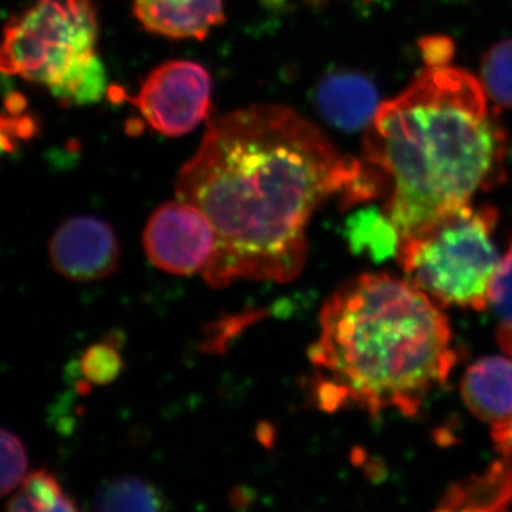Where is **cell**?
Wrapping results in <instances>:
<instances>
[{"mask_svg": "<svg viewBox=\"0 0 512 512\" xmlns=\"http://www.w3.org/2000/svg\"><path fill=\"white\" fill-rule=\"evenodd\" d=\"M151 264L173 275L204 272L218 248L217 232L197 207L183 200L165 202L151 214L143 234Z\"/></svg>", "mask_w": 512, "mask_h": 512, "instance_id": "obj_7", "label": "cell"}, {"mask_svg": "<svg viewBox=\"0 0 512 512\" xmlns=\"http://www.w3.org/2000/svg\"><path fill=\"white\" fill-rule=\"evenodd\" d=\"M493 440L501 457L512 464V419L493 426Z\"/></svg>", "mask_w": 512, "mask_h": 512, "instance_id": "obj_22", "label": "cell"}, {"mask_svg": "<svg viewBox=\"0 0 512 512\" xmlns=\"http://www.w3.org/2000/svg\"><path fill=\"white\" fill-rule=\"evenodd\" d=\"M79 367L80 375L87 383L93 387L107 386L123 373L124 360L117 343L100 342L84 350Z\"/></svg>", "mask_w": 512, "mask_h": 512, "instance_id": "obj_18", "label": "cell"}, {"mask_svg": "<svg viewBox=\"0 0 512 512\" xmlns=\"http://www.w3.org/2000/svg\"><path fill=\"white\" fill-rule=\"evenodd\" d=\"M325 2H328V0H308L309 5L313 6H320ZM366 2H379V0H366Z\"/></svg>", "mask_w": 512, "mask_h": 512, "instance_id": "obj_23", "label": "cell"}, {"mask_svg": "<svg viewBox=\"0 0 512 512\" xmlns=\"http://www.w3.org/2000/svg\"><path fill=\"white\" fill-rule=\"evenodd\" d=\"M8 512H79L76 503L50 471H33L13 494Z\"/></svg>", "mask_w": 512, "mask_h": 512, "instance_id": "obj_14", "label": "cell"}, {"mask_svg": "<svg viewBox=\"0 0 512 512\" xmlns=\"http://www.w3.org/2000/svg\"><path fill=\"white\" fill-rule=\"evenodd\" d=\"M348 239L355 252H365L373 259H384L397 254L400 235L389 215L375 208L356 212L348 221Z\"/></svg>", "mask_w": 512, "mask_h": 512, "instance_id": "obj_15", "label": "cell"}, {"mask_svg": "<svg viewBox=\"0 0 512 512\" xmlns=\"http://www.w3.org/2000/svg\"><path fill=\"white\" fill-rule=\"evenodd\" d=\"M86 512H171L170 501L151 481L120 476L103 481Z\"/></svg>", "mask_w": 512, "mask_h": 512, "instance_id": "obj_13", "label": "cell"}, {"mask_svg": "<svg viewBox=\"0 0 512 512\" xmlns=\"http://www.w3.org/2000/svg\"><path fill=\"white\" fill-rule=\"evenodd\" d=\"M481 84L494 103L512 109V39L497 43L485 53Z\"/></svg>", "mask_w": 512, "mask_h": 512, "instance_id": "obj_16", "label": "cell"}, {"mask_svg": "<svg viewBox=\"0 0 512 512\" xmlns=\"http://www.w3.org/2000/svg\"><path fill=\"white\" fill-rule=\"evenodd\" d=\"M498 211L458 208L420 234L400 242L407 281L443 305L484 311L501 259L495 245Z\"/></svg>", "mask_w": 512, "mask_h": 512, "instance_id": "obj_5", "label": "cell"}, {"mask_svg": "<svg viewBox=\"0 0 512 512\" xmlns=\"http://www.w3.org/2000/svg\"><path fill=\"white\" fill-rule=\"evenodd\" d=\"M420 50L427 67H443L453 59L456 47L447 36H429L421 40Z\"/></svg>", "mask_w": 512, "mask_h": 512, "instance_id": "obj_21", "label": "cell"}, {"mask_svg": "<svg viewBox=\"0 0 512 512\" xmlns=\"http://www.w3.org/2000/svg\"><path fill=\"white\" fill-rule=\"evenodd\" d=\"M134 18L153 35L204 40L225 22L222 0H133Z\"/></svg>", "mask_w": 512, "mask_h": 512, "instance_id": "obj_10", "label": "cell"}, {"mask_svg": "<svg viewBox=\"0 0 512 512\" xmlns=\"http://www.w3.org/2000/svg\"><path fill=\"white\" fill-rule=\"evenodd\" d=\"M2 494L16 491L29 476V460L25 444L12 431L3 429L2 434Z\"/></svg>", "mask_w": 512, "mask_h": 512, "instance_id": "obj_19", "label": "cell"}, {"mask_svg": "<svg viewBox=\"0 0 512 512\" xmlns=\"http://www.w3.org/2000/svg\"><path fill=\"white\" fill-rule=\"evenodd\" d=\"M49 256L57 274L70 281H100L119 268V239L106 221L72 217L50 238Z\"/></svg>", "mask_w": 512, "mask_h": 512, "instance_id": "obj_8", "label": "cell"}, {"mask_svg": "<svg viewBox=\"0 0 512 512\" xmlns=\"http://www.w3.org/2000/svg\"><path fill=\"white\" fill-rule=\"evenodd\" d=\"M261 316L262 312H248L245 315L222 320V322L215 325L214 330H211V338L208 339L205 349L212 350V352L224 350L227 340L234 338L235 335H238L239 330L247 328L248 325H251L254 320L261 318Z\"/></svg>", "mask_w": 512, "mask_h": 512, "instance_id": "obj_20", "label": "cell"}, {"mask_svg": "<svg viewBox=\"0 0 512 512\" xmlns=\"http://www.w3.org/2000/svg\"><path fill=\"white\" fill-rule=\"evenodd\" d=\"M211 96V76L204 66L170 60L148 74L133 103L157 133L181 137L207 119Z\"/></svg>", "mask_w": 512, "mask_h": 512, "instance_id": "obj_6", "label": "cell"}, {"mask_svg": "<svg viewBox=\"0 0 512 512\" xmlns=\"http://www.w3.org/2000/svg\"><path fill=\"white\" fill-rule=\"evenodd\" d=\"M319 325L308 356L325 412L353 406L414 416L456 363L446 315L407 279L357 276L330 296Z\"/></svg>", "mask_w": 512, "mask_h": 512, "instance_id": "obj_3", "label": "cell"}, {"mask_svg": "<svg viewBox=\"0 0 512 512\" xmlns=\"http://www.w3.org/2000/svg\"><path fill=\"white\" fill-rule=\"evenodd\" d=\"M512 464L500 460L476 477L458 481L434 512H511Z\"/></svg>", "mask_w": 512, "mask_h": 512, "instance_id": "obj_12", "label": "cell"}, {"mask_svg": "<svg viewBox=\"0 0 512 512\" xmlns=\"http://www.w3.org/2000/svg\"><path fill=\"white\" fill-rule=\"evenodd\" d=\"M488 303L497 318L498 343L512 357V239L494 276Z\"/></svg>", "mask_w": 512, "mask_h": 512, "instance_id": "obj_17", "label": "cell"}, {"mask_svg": "<svg viewBox=\"0 0 512 512\" xmlns=\"http://www.w3.org/2000/svg\"><path fill=\"white\" fill-rule=\"evenodd\" d=\"M507 138L483 84L454 67H427L366 128L363 154L392 184L386 214L400 241L500 181Z\"/></svg>", "mask_w": 512, "mask_h": 512, "instance_id": "obj_2", "label": "cell"}, {"mask_svg": "<svg viewBox=\"0 0 512 512\" xmlns=\"http://www.w3.org/2000/svg\"><path fill=\"white\" fill-rule=\"evenodd\" d=\"M464 403L478 419L497 426L512 419V357L488 356L468 367Z\"/></svg>", "mask_w": 512, "mask_h": 512, "instance_id": "obj_11", "label": "cell"}, {"mask_svg": "<svg viewBox=\"0 0 512 512\" xmlns=\"http://www.w3.org/2000/svg\"><path fill=\"white\" fill-rule=\"evenodd\" d=\"M315 104L326 123L346 133L369 127L382 106L375 83L366 74L348 69L335 70L320 79Z\"/></svg>", "mask_w": 512, "mask_h": 512, "instance_id": "obj_9", "label": "cell"}, {"mask_svg": "<svg viewBox=\"0 0 512 512\" xmlns=\"http://www.w3.org/2000/svg\"><path fill=\"white\" fill-rule=\"evenodd\" d=\"M383 183L376 165L340 154L295 110L256 104L212 121L175 192L217 232L202 275L224 288L239 279L292 281L305 266L306 228L319 205L369 201Z\"/></svg>", "mask_w": 512, "mask_h": 512, "instance_id": "obj_1", "label": "cell"}, {"mask_svg": "<svg viewBox=\"0 0 512 512\" xmlns=\"http://www.w3.org/2000/svg\"><path fill=\"white\" fill-rule=\"evenodd\" d=\"M97 39L92 0H36L6 25L0 66L47 87L64 106L97 103L107 90Z\"/></svg>", "mask_w": 512, "mask_h": 512, "instance_id": "obj_4", "label": "cell"}]
</instances>
